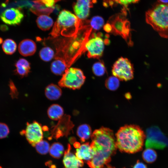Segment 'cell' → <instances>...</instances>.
Returning <instances> with one entry per match:
<instances>
[{
  "label": "cell",
  "mask_w": 168,
  "mask_h": 168,
  "mask_svg": "<svg viewBox=\"0 0 168 168\" xmlns=\"http://www.w3.org/2000/svg\"><path fill=\"white\" fill-rule=\"evenodd\" d=\"M145 15L146 22L161 37L168 38V4H156Z\"/></svg>",
  "instance_id": "5"
},
{
  "label": "cell",
  "mask_w": 168,
  "mask_h": 168,
  "mask_svg": "<svg viewBox=\"0 0 168 168\" xmlns=\"http://www.w3.org/2000/svg\"><path fill=\"white\" fill-rule=\"evenodd\" d=\"M104 48V42L100 35L93 33L85 45L89 58H98L102 56Z\"/></svg>",
  "instance_id": "9"
},
{
  "label": "cell",
  "mask_w": 168,
  "mask_h": 168,
  "mask_svg": "<svg viewBox=\"0 0 168 168\" xmlns=\"http://www.w3.org/2000/svg\"><path fill=\"white\" fill-rule=\"evenodd\" d=\"M35 147L37 151L42 155L47 153L49 151L50 148L48 142L43 140L37 143Z\"/></svg>",
  "instance_id": "29"
},
{
  "label": "cell",
  "mask_w": 168,
  "mask_h": 168,
  "mask_svg": "<svg viewBox=\"0 0 168 168\" xmlns=\"http://www.w3.org/2000/svg\"><path fill=\"white\" fill-rule=\"evenodd\" d=\"M105 3L111 6L114 3L119 4L123 6L124 9L125 10L129 4L138 2L139 0H104Z\"/></svg>",
  "instance_id": "32"
},
{
  "label": "cell",
  "mask_w": 168,
  "mask_h": 168,
  "mask_svg": "<svg viewBox=\"0 0 168 168\" xmlns=\"http://www.w3.org/2000/svg\"><path fill=\"white\" fill-rule=\"evenodd\" d=\"M24 15L20 8H12L6 10L0 16L1 20L4 23L12 26L19 24Z\"/></svg>",
  "instance_id": "11"
},
{
  "label": "cell",
  "mask_w": 168,
  "mask_h": 168,
  "mask_svg": "<svg viewBox=\"0 0 168 168\" xmlns=\"http://www.w3.org/2000/svg\"><path fill=\"white\" fill-rule=\"evenodd\" d=\"M92 30L89 22H85L83 27L75 35L64 39L61 41L57 48L55 59L62 60L69 68L86 51L85 45Z\"/></svg>",
  "instance_id": "1"
},
{
  "label": "cell",
  "mask_w": 168,
  "mask_h": 168,
  "mask_svg": "<svg viewBox=\"0 0 168 168\" xmlns=\"http://www.w3.org/2000/svg\"><path fill=\"white\" fill-rule=\"evenodd\" d=\"M2 48L3 52L6 54L11 55L16 51L17 45L16 42L12 39H7L3 42Z\"/></svg>",
  "instance_id": "24"
},
{
  "label": "cell",
  "mask_w": 168,
  "mask_h": 168,
  "mask_svg": "<svg viewBox=\"0 0 168 168\" xmlns=\"http://www.w3.org/2000/svg\"><path fill=\"white\" fill-rule=\"evenodd\" d=\"M84 21L69 11L63 10L60 12L49 34L53 38L60 35L67 38L73 37L83 27Z\"/></svg>",
  "instance_id": "4"
},
{
  "label": "cell",
  "mask_w": 168,
  "mask_h": 168,
  "mask_svg": "<svg viewBox=\"0 0 168 168\" xmlns=\"http://www.w3.org/2000/svg\"><path fill=\"white\" fill-rule=\"evenodd\" d=\"M68 67L62 60L55 59L51 63V70L52 72L55 75H63Z\"/></svg>",
  "instance_id": "22"
},
{
  "label": "cell",
  "mask_w": 168,
  "mask_h": 168,
  "mask_svg": "<svg viewBox=\"0 0 168 168\" xmlns=\"http://www.w3.org/2000/svg\"><path fill=\"white\" fill-rule=\"evenodd\" d=\"M71 147L68 144L63 160L64 168H79L83 165L82 160L79 159L71 152Z\"/></svg>",
  "instance_id": "14"
},
{
  "label": "cell",
  "mask_w": 168,
  "mask_h": 168,
  "mask_svg": "<svg viewBox=\"0 0 168 168\" xmlns=\"http://www.w3.org/2000/svg\"><path fill=\"white\" fill-rule=\"evenodd\" d=\"M126 12L123 11L121 13L112 16L108 21L110 25L111 32L115 35L122 36L129 45L133 43L131 39L130 23L126 18Z\"/></svg>",
  "instance_id": "6"
},
{
  "label": "cell",
  "mask_w": 168,
  "mask_h": 168,
  "mask_svg": "<svg viewBox=\"0 0 168 168\" xmlns=\"http://www.w3.org/2000/svg\"><path fill=\"white\" fill-rule=\"evenodd\" d=\"M89 24L92 28L95 30L100 29L103 26L104 21L101 17L96 16L93 17L90 21H89Z\"/></svg>",
  "instance_id": "30"
},
{
  "label": "cell",
  "mask_w": 168,
  "mask_h": 168,
  "mask_svg": "<svg viewBox=\"0 0 168 168\" xmlns=\"http://www.w3.org/2000/svg\"><path fill=\"white\" fill-rule=\"evenodd\" d=\"M79 159L87 161L91 160L94 155V152L88 142L82 144L77 148L75 153Z\"/></svg>",
  "instance_id": "16"
},
{
  "label": "cell",
  "mask_w": 168,
  "mask_h": 168,
  "mask_svg": "<svg viewBox=\"0 0 168 168\" xmlns=\"http://www.w3.org/2000/svg\"><path fill=\"white\" fill-rule=\"evenodd\" d=\"M10 132L8 126L5 124L0 123V139L6 138Z\"/></svg>",
  "instance_id": "33"
},
{
  "label": "cell",
  "mask_w": 168,
  "mask_h": 168,
  "mask_svg": "<svg viewBox=\"0 0 168 168\" xmlns=\"http://www.w3.org/2000/svg\"><path fill=\"white\" fill-rule=\"evenodd\" d=\"M62 93V90L60 87L53 84L48 85L45 90L46 96L51 100H55L58 99L61 96Z\"/></svg>",
  "instance_id": "18"
},
{
  "label": "cell",
  "mask_w": 168,
  "mask_h": 168,
  "mask_svg": "<svg viewBox=\"0 0 168 168\" xmlns=\"http://www.w3.org/2000/svg\"><path fill=\"white\" fill-rule=\"evenodd\" d=\"M133 168H147V167L143 163L138 161L134 166Z\"/></svg>",
  "instance_id": "36"
},
{
  "label": "cell",
  "mask_w": 168,
  "mask_h": 168,
  "mask_svg": "<svg viewBox=\"0 0 168 168\" xmlns=\"http://www.w3.org/2000/svg\"><path fill=\"white\" fill-rule=\"evenodd\" d=\"M117 148L121 152L133 153L142 149L146 135L141 128L135 125L121 127L116 134Z\"/></svg>",
  "instance_id": "2"
},
{
  "label": "cell",
  "mask_w": 168,
  "mask_h": 168,
  "mask_svg": "<svg viewBox=\"0 0 168 168\" xmlns=\"http://www.w3.org/2000/svg\"><path fill=\"white\" fill-rule=\"evenodd\" d=\"M112 72L113 75L119 80L127 81L133 77V68L130 61L127 58L121 57L114 63Z\"/></svg>",
  "instance_id": "8"
},
{
  "label": "cell",
  "mask_w": 168,
  "mask_h": 168,
  "mask_svg": "<svg viewBox=\"0 0 168 168\" xmlns=\"http://www.w3.org/2000/svg\"><path fill=\"white\" fill-rule=\"evenodd\" d=\"M85 78L80 69L74 68H68L63 75L58 84L61 87L73 90L78 89L83 85Z\"/></svg>",
  "instance_id": "7"
},
{
  "label": "cell",
  "mask_w": 168,
  "mask_h": 168,
  "mask_svg": "<svg viewBox=\"0 0 168 168\" xmlns=\"http://www.w3.org/2000/svg\"><path fill=\"white\" fill-rule=\"evenodd\" d=\"M36 45L32 40L25 39L22 40L18 45V51L22 55L26 57L33 55L36 52Z\"/></svg>",
  "instance_id": "15"
},
{
  "label": "cell",
  "mask_w": 168,
  "mask_h": 168,
  "mask_svg": "<svg viewBox=\"0 0 168 168\" xmlns=\"http://www.w3.org/2000/svg\"><path fill=\"white\" fill-rule=\"evenodd\" d=\"M0 29L2 31H6L8 30V28L5 25H2L0 26Z\"/></svg>",
  "instance_id": "37"
},
{
  "label": "cell",
  "mask_w": 168,
  "mask_h": 168,
  "mask_svg": "<svg viewBox=\"0 0 168 168\" xmlns=\"http://www.w3.org/2000/svg\"><path fill=\"white\" fill-rule=\"evenodd\" d=\"M3 42V40L2 38L0 37V44H2Z\"/></svg>",
  "instance_id": "39"
},
{
  "label": "cell",
  "mask_w": 168,
  "mask_h": 168,
  "mask_svg": "<svg viewBox=\"0 0 168 168\" xmlns=\"http://www.w3.org/2000/svg\"><path fill=\"white\" fill-rule=\"evenodd\" d=\"M77 134L82 142H84L90 138L91 135L90 126L86 124L80 125L77 130Z\"/></svg>",
  "instance_id": "23"
},
{
  "label": "cell",
  "mask_w": 168,
  "mask_h": 168,
  "mask_svg": "<svg viewBox=\"0 0 168 168\" xmlns=\"http://www.w3.org/2000/svg\"><path fill=\"white\" fill-rule=\"evenodd\" d=\"M61 0H34L35 2L40 3L47 7H54L55 4Z\"/></svg>",
  "instance_id": "34"
},
{
  "label": "cell",
  "mask_w": 168,
  "mask_h": 168,
  "mask_svg": "<svg viewBox=\"0 0 168 168\" xmlns=\"http://www.w3.org/2000/svg\"><path fill=\"white\" fill-rule=\"evenodd\" d=\"M0 168H2V167L1 166H0Z\"/></svg>",
  "instance_id": "40"
},
{
  "label": "cell",
  "mask_w": 168,
  "mask_h": 168,
  "mask_svg": "<svg viewBox=\"0 0 168 168\" xmlns=\"http://www.w3.org/2000/svg\"><path fill=\"white\" fill-rule=\"evenodd\" d=\"M158 1L163 3L167 4L168 3V0H158Z\"/></svg>",
  "instance_id": "38"
},
{
  "label": "cell",
  "mask_w": 168,
  "mask_h": 168,
  "mask_svg": "<svg viewBox=\"0 0 168 168\" xmlns=\"http://www.w3.org/2000/svg\"><path fill=\"white\" fill-rule=\"evenodd\" d=\"M20 133L25 135L28 142L33 147L42 140V128L40 124L36 121L32 123H27L25 130L22 131Z\"/></svg>",
  "instance_id": "10"
},
{
  "label": "cell",
  "mask_w": 168,
  "mask_h": 168,
  "mask_svg": "<svg viewBox=\"0 0 168 168\" xmlns=\"http://www.w3.org/2000/svg\"><path fill=\"white\" fill-rule=\"evenodd\" d=\"M36 22L38 27L44 31L50 29L54 23L52 18L47 15L39 16L36 19Z\"/></svg>",
  "instance_id": "20"
},
{
  "label": "cell",
  "mask_w": 168,
  "mask_h": 168,
  "mask_svg": "<svg viewBox=\"0 0 168 168\" xmlns=\"http://www.w3.org/2000/svg\"><path fill=\"white\" fill-rule=\"evenodd\" d=\"M96 2L94 0H77L72 5L75 15L81 20H86L89 15L90 9Z\"/></svg>",
  "instance_id": "12"
},
{
  "label": "cell",
  "mask_w": 168,
  "mask_h": 168,
  "mask_svg": "<svg viewBox=\"0 0 168 168\" xmlns=\"http://www.w3.org/2000/svg\"><path fill=\"white\" fill-rule=\"evenodd\" d=\"M33 4L30 8V11L34 14L38 16L49 15L54 10V7H47L40 3L33 1Z\"/></svg>",
  "instance_id": "21"
},
{
  "label": "cell",
  "mask_w": 168,
  "mask_h": 168,
  "mask_svg": "<svg viewBox=\"0 0 168 168\" xmlns=\"http://www.w3.org/2000/svg\"><path fill=\"white\" fill-rule=\"evenodd\" d=\"M68 115H65L59 119L58 124L53 129L52 134L53 137L58 138L64 135L67 136L70 133L73 125Z\"/></svg>",
  "instance_id": "13"
},
{
  "label": "cell",
  "mask_w": 168,
  "mask_h": 168,
  "mask_svg": "<svg viewBox=\"0 0 168 168\" xmlns=\"http://www.w3.org/2000/svg\"><path fill=\"white\" fill-rule=\"evenodd\" d=\"M142 156L143 160L146 162L150 163L156 161L157 155L155 150L151 148H147L143 151Z\"/></svg>",
  "instance_id": "27"
},
{
  "label": "cell",
  "mask_w": 168,
  "mask_h": 168,
  "mask_svg": "<svg viewBox=\"0 0 168 168\" xmlns=\"http://www.w3.org/2000/svg\"><path fill=\"white\" fill-rule=\"evenodd\" d=\"M64 111L63 108L57 104L51 105L48 108L47 114L49 117L54 120L60 119L63 115Z\"/></svg>",
  "instance_id": "19"
},
{
  "label": "cell",
  "mask_w": 168,
  "mask_h": 168,
  "mask_svg": "<svg viewBox=\"0 0 168 168\" xmlns=\"http://www.w3.org/2000/svg\"><path fill=\"white\" fill-rule=\"evenodd\" d=\"M9 86L11 89V92L12 96H14V97H16L17 96V91L16 87L14 85L13 82L10 81L9 82Z\"/></svg>",
  "instance_id": "35"
},
{
  "label": "cell",
  "mask_w": 168,
  "mask_h": 168,
  "mask_svg": "<svg viewBox=\"0 0 168 168\" xmlns=\"http://www.w3.org/2000/svg\"><path fill=\"white\" fill-rule=\"evenodd\" d=\"M91 146L94 155L111 158L115 153L117 147L113 131L102 127L95 130L92 134Z\"/></svg>",
  "instance_id": "3"
},
{
  "label": "cell",
  "mask_w": 168,
  "mask_h": 168,
  "mask_svg": "<svg viewBox=\"0 0 168 168\" xmlns=\"http://www.w3.org/2000/svg\"><path fill=\"white\" fill-rule=\"evenodd\" d=\"M54 50L49 47L43 48L40 51L39 55L41 59L45 62L50 61L54 58Z\"/></svg>",
  "instance_id": "26"
},
{
  "label": "cell",
  "mask_w": 168,
  "mask_h": 168,
  "mask_svg": "<svg viewBox=\"0 0 168 168\" xmlns=\"http://www.w3.org/2000/svg\"><path fill=\"white\" fill-rule=\"evenodd\" d=\"M64 151L63 146L59 142H55L50 147L49 153L53 157L60 158L63 155Z\"/></svg>",
  "instance_id": "25"
},
{
  "label": "cell",
  "mask_w": 168,
  "mask_h": 168,
  "mask_svg": "<svg viewBox=\"0 0 168 168\" xmlns=\"http://www.w3.org/2000/svg\"><path fill=\"white\" fill-rule=\"evenodd\" d=\"M119 85V79L114 76L109 77L106 79L105 83L106 88L111 91L116 90L118 88Z\"/></svg>",
  "instance_id": "28"
},
{
  "label": "cell",
  "mask_w": 168,
  "mask_h": 168,
  "mask_svg": "<svg viewBox=\"0 0 168 168\" xmlns=\"http://www.w3.org/2000/svg\"><path fill=\"white\" fill-rule=\"evenodd\" d=\"M92 70L94 74L98 76L103 75L105 72V68L103 63L101 62H97L92 66Z\"/></svg>",
  "instance_id": "31"
},
{
  "label": "cell",
  "mask_w": 168,
  "mask_h": 168,
  "mask_svg": "<svg viewBox=\"0 0 168 168\" xmlns=\"http://www.w3.org/2000/svg\"><path fill=\"white\" fill-rule=\"evenodd\" d=\"M16 73L19 76L24 77L27 76L30 72V69L29 63L26 59L20 58L15 64Z\"/></svg>",
  "instance_id": "17"
}]
</instances>
